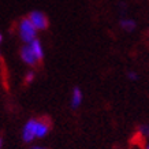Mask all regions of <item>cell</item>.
<instances>
[{"label":"cell","instance_id":"12","mask_svg":"<svg viewBox=\"0 0 149 149\" xmlns=\"http://www.w3.org/2000/svg\"><path fill=\"white\" fill-rule=\"evenodd\" d=\"M30 149H48V148H45V146H41V145H33Z\"/></svg>","mask_w":149,"mask_h":149},{"label":"cell","instance_id":"3","mask_svg":"<svg viewBox=\"0 0 149 149\" xmlns=\"http://www.w3.org/2000/svg\"><path fill=\"white\" fill-rule=\"evenodd\" d=\"M36 126H37V119H29L22 129V140L26 144H30L32 141L36 140Z\"/></svg>","mask_w":149,"mask_h":149},{"label":"cell","instance_id":"10","mask_svg":"<svg viewBox=\"0 0 149 149\" xmlns=\"http://www.w3.org/2000/svg\"><path fill=\"white\" fill-rule=\"evenodd\" d=\"M140 131H141V134L145 137H149V126L148 125H142V126L140 127Z\"/></svg>","mask_w":149,"mask_h":149},{"label":"cell","instance_id":"13","mask_svg":"<svg viewBox=\"0 0 149 149\" xmlns=\"http://www.w3.org/2000/svg\"><path fill=\"white\" fill-rule=\"evenodd\" d=\"M144 149H149V141L146 142V144H145V148Z\"/></svg>","mask_w":149,"mask_h":149},{"label":"cell","instance_id":"2","mask_svg":"<svg viewBox=\"0 0 149 149\" xmlns=\"http://www.w3.org/2000/svg\"><path fill=\"white\" fill-rule=\"evenodd\" d=\"M27 18L29 21L32 22V25L36 27V30H47L48 26H49V21L47 18V15L44 13H41V11H32V13L27 15Z\"/></svg>","mask_w":149,"mask_h":149},{"label":"cell","instance_id":"11","mask_svg":"<svg viewBox=\"0 0 149 149\" xmlns=\"http://www.w3.org/2000/svg\"><path fill=\"white\" fill-rule=\"evenodd\" d=\"M127 77H129V79H131V81H136V79H137V74L134 71L127 72Z\"/></svg>","mask_w":149,"mask_h":149},{"label":"cell","instance_id":"6","mask_svg":"<svg viewBox=\"0 0 149 149\" xmlns=\"http://www.w3.org/2000/svg\"><path fill=\"white\" fill-rule=\"evenodd\" d=\"M29 47H30V49L33 51L34 56L37 58L38 63H40V62H42V59H44V48H42V45H41L40 40H38V38L33 40L32 42L29 44Z\"/></svg>","mask_w":149,"mask_h":149},{"label":"cell","instance_id":"1","mask_svg":"<svg viewBox=\"0 0 149 149\" xmlns=\"http://www.w3.org/2000/svg\"><path fill=\"white\" fill-rule=\"evenodd\" d=\"M18 36L25 44H30L33 40L37 38V30L32 25L27 17L22 18L18 22Z\"/></svg>","mask_w":149,"mask_h":149},{"label":"cell","instance_id":"14","mask_svg":"<svg viewBox=\"0 0 149 149\" xmlns=\"http://www.w3.org/2000/svg\"><path fill=\"white\" fill-rule=\"evenodd\" d=\"M1 144H3V142H1V138H0V149H1Z\"/></svg>","mask_w":149,"mask_h":149},{"label":"cell","instance_id":"4","mask_svg":"<svg viewBox=\"0 0 149 149\" xmlns=\"http://www.w3.org/2000/svg\"><path fill=\"white\" fill-rule=\"evenodd\" d=\"M19 55H21L22 62L25 64H27V66H30V67H36L37 64H38V60H37V58L34 56L33 51L30 49L29 44H25V45L21 48V51H19Z\"/></svg>","mask_w":149,"mask_h":149},{"label":"cell","instance_id":"9","mask_svg":"<svg viewBox=\"0 0 149 149\" xmlns=\"http://www.w3.org/2000/svg\"><path fill=\"white\" fill-rule=\"evenodd\" d=\"M33 81H34V72H33V71L26 72V77H25V82H26V84H32Z\"/></svg>","mask_w":149,"mask_h":149},{"label":"cell","instance_id":"5","mask_svg":"<svg viewBox=\"0 0 149 149\" xmlns=\"http://www.w3.org/2000/svg\"><path fill=\"white\" fill-rule=\"evenodd\" d=\"M51 131V122L47 118H41L37 119V126H36V138H44L48 136Z\"/></svg>","mask_w":149,"mask_h":149},{"label":"cell","instance_id":"15","mask_svg":"<svg viewBox=\"0 0 149 149\" xmlns=\"http://www.w3.org/2000/svg\"><path fill=\"white\" fill-rule=\"evenodd\" d=\"M1 38H3V37H1V34H0V42H1Z\"/></svg>","mask_w":149,"mask_h":149},{"label":"cell","instance_id":"7","mask_svg":"<svg viewBox=\"0 0 149 149\" xmlns=\"http://www.w3.org/2000/svg\"><path fill=\"white\" fill-rule=\"evenodd\" d=\"M82 100H84V93L78 86H75L71 92V108L77 109L82 104Z\"/></svg>","mask_w":149,"mask_h":149},{"label":"cell","instance_id":"8","mask_svg":"<svg viewBox=\"0 0 149 149\" xmlns=\"http://www.w3.org/2000/svg\"><path fill=\"white\" fill-rule=\"evenodd\" d=\"M120 27L125 32H133L136 29V22L133 19H122L120 21Z\"/></svg>","mask_w":149,"mask_h":149}]
</instances>
